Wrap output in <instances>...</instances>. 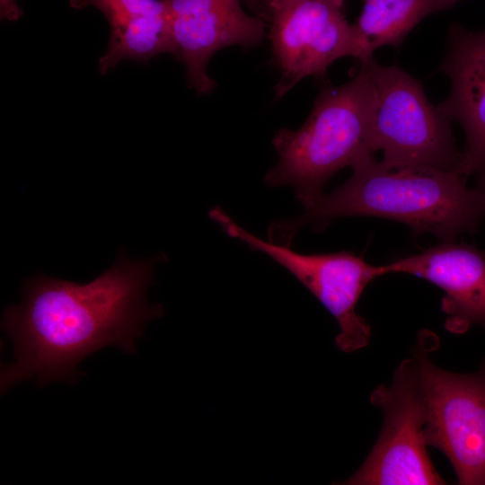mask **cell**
<instances>
[{"mask_svg":"<svg viewBox=\"0 0 485 485\" xmlns=\"http://www.w3.org/2000/svg\"><path fill=\"white\" fill-rule=\"evenodd\" d=\"M163 253L117 261L86 284L38 274L22 285V300L6 306L2 328L13 347V361L1 372V389L34 378L40 386L75 380L77 364L108 346L135 353L145 325L163 315L146 301L154 269Z\"/></svg>","mask_w":485,"mask_h":485,"instance_id":"6da1fadb","label":"cell"},{"mask_svg":"<svg viewBox=\"0 0 485 485\" xmlns=\"http://www.w3.org/2000/svg\"><path fill=\"white\" fill-rule=\"evenodd\" d=\"M351 177L293 219L271 223L268 241L291 246L305 225L322 228L340 216H377L409 225L416 235L453 242L474 233L485 214L481 191L456 172L429 166L385 167L373 154L357 160Z\"/></svg>","mask_w":485,"mask_h":485,"instance_id":"7a4b0ae2","label":"cell"},{"mask_svg":"<svg viewBox=\"0 0 485 485\" xmlns=\"http://www.w3.org/2000/svg\"><path fill=\"white\" fill-rule=\"evenodd\" d=\"M376 92L364 64L347 83L327 86L297 130L281 129L272 140L278 161L265 174L269 187L291 186L304 208L323 195L341 169L373 154Z\"/></svg>","mask_w":485,"mask_h":485,"instance_id":"3957f363","label":"cell"},{"mask_svg":"<svg viewBox=\"0 0 485 485\" xmlns=\"http://www.w3.org/2000/svg\"><path fill=\"white\" fill-rule=\"evenodd\" d=\"M360 64L376 92L374 142L375 151L383 152L381 163L458 172L462 152L455 146L451 121L428 100L422 84L399 66H383L373 57Z\"/></svg>","mask_w":485,"mask_h":485,"instance_id":"277c9868","label":"cell"},{"mask_svg":"<svg viewBox=\"0 0 485 485\" xmlns=\"http://www.w3.org/2000/svg\"><path fill=\"white\" fill-rule=\"evenodd\" d=\"M384 413V425L372 451L344 483L350 485H440L445 483L427 451V404L415 359L395 369L390 384L370 396Z\"/></svg>","mask_w":485,"mask_h":485,"instance_id":"5b68a950","label":"cell"},{"mask_svg":"<svg viewBox=\"0 0 485 485\" xmlns=\"http://www.w3.org/2000/svg\"><path fill=\"white\" fill-rule=\"evenodd\" d=\"M274 59L281 72V97L302 79L323 77L336 60H366L354 24L346 19L344 0H263Z\"/></svg>","mask_w":485,"mask_h":485,"instance_id":"8992f818","label":"cell"},{"mask_svg":"<svg viewBox=\"0 0 485 485\" xmlns=\"http://www.w3.org/2000/svg\"><path fill=\"white\" fill-rule=\"evenodd\" d=\"M208 216L228 236L265 253L288 270L322 303L338 322L335 344L340 350L350 353L367 346L371 328L356 307L366 286L382 276L380 266L350 251L304 254L290 246L262 240L219 207L211 208Z\"/></svg>","mask_w":485,"mask_h":485,"instance_id":"52a82bcc","label":"cell"},{"mask_svg":"<svg viewBox=\"0 0 485 485\" xmlns=\"http://www.w3.org/2000/svg\"><path fill=\"white\" fill-rule=\"evenodd\" d=\"M425 392L428 445L451 463L459 484L485 485V361L475 373L436 366L423 346L415 352Z\"/></svg>","mask_w":485,"mask_h":485,"instance_id":"ba28073f","label":"cell"},{"mask_svg":"<svg viewBox=\"0 0 485 485\" xmlns=\"http://www.w3.org/2000/svg\"><path fill=\"white\" fill-rule=\"evenodd\" d=\"M175 47V57L186 66L190 87L211 92L215 82L207 72L218 50L234 45L253 47L264 39L266 23L250 16L241 0H164Z\"/></svg>","mask_w":485,"mask_h":485,"instance_id":"9c48e42d","label":"cell"},{"mask_svg":"<svg viewBox=\"0 0 485 485\" xmlns=\"http://www.w3.org/2000/svg\"><path fill=\"white\" fill-rule=\"evenodd\" d=\"M381 275L405 273L428 280L445 295V326L463 333L472 325L485 328V253L474 246L443 242L416 255L380 266Z\"/></svg>","mask_w":485,"mask_h":485,"instance_id":"30bf717a","label":"cell"},{"mask_svg":"<svg viewBox=\"0 0 485 485\" xmlns=\"http://www.w3.org/2000/svg\"><path fill=\"white\" fill-rule=\"evenodd\" d=\"M439 71L449 77L451 87L437 108L461 125L465 137L458 172L478 174L485 171V29L452 25Z\"/></svg>","mask_w":485,"mask_h":485,"instance_id":"8fae6325","label":"cell"},{"mask_svg":"<svg viewBox=\"0 0 485 485\" xmlns=\"http://www.w3.org/2000/svg\"><path fill=\"white\" fill-rule=\"evenodd\" d=\"M463 0H364L354 23L366 59L382 47H399L428 14L445 11Z\"/></svg>","mask_w":485,"mask_h":485,"instance_id":"7c38bea8","label":"cell"},{"mask_svg":"<svg viewBox=\"0 0 485 485\" xmlns=\"http://www.w3.org/2000/svg\"><path fill=\"white\" fill-rule=\"evenodd\" d=\"M110 35L98 70L106 75L122 60L147 62L163 54H175L167 13L146 14L110 23Z\"/></svg>","mask_w":485,"mask_h":485,"instance_id":"4fadbf2b","label":"cell"},{"mask_svg":"<svg viewBox=\"0 0 485 485\" xmlns=\"http://www.w3.org/2000/svg\"><path fill=\"white\" fill-rule=\"evenodd\" d=\"M69 5L75 10L93 6L103 13L109 24L135 16L166 13L164 0H69Z\"/></svg>","mask_w":485,"mask_h":485,"instance_id":"5bb4252c","label":"cell"},{"mask_svg":"<svg viewBox=\"0 0 485 485\" xmlns=\"http://www.w3.org/2000/svg\"><path fill=\"white\" fill-rule=\"evenodd\" d=\"M23 13L16 0H0V17L11 22L18 21Z\"/></svg>","mask_w":485,"mask_h":485,"instance_id":"9a60e30c","label":"cell"},{"mask_svg":"<svg viewBox=\"0 0 485 485\" xmlns=\"http://www.w3.org/2000/svg\"><path fill=\"white\" fill-rule=\"evenodd\" d=\"M478 176L477 189L481 191L485 199V171L478 173Z\"/></svg>","mask_w":485,"mask_h":485,"instance_id":"2e32d148","label":"cell"}]
</instances>
